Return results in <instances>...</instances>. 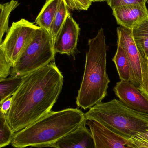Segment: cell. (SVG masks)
<instances>
[{
    "label": "cell",
    "instance_id": "6da1fadb",
    "mask_svg": "<svg viewBox=\"0 0 148 148\" xmlns=\"http://www.w3.org/2000/svg\"><path fill=\"white\" fill-rule=\"evenodd\" d=\"M63 77L55 61L25 75L12 96L6 115L14 133L28 127L51 111L62 90Z\"/></svg>",
    "mask_w": 148,
    "mask_h": 148
},
{
    "label": "cell",
    "instance_id": "7a4b0ae2",
    "mask_svg": "<svg viewBox=\"0 0 148 148\" xmlns=\"http://www.w3.org/2000/svg\"><path fill=\"white\" fill-rule=\"evenodd\" d=\"M85 114L77 108H67L48 114L15 133L11 145L15 148L50 147L86 121Z\"/></svg>",
    "mask_w": 148,
    "mask_h": 148
},
{
    "label": "cell",
    "instance_id": "3957f363",
    "mask_svg": "<svg viewBox=\"0 0 148 148\" xmlns=\"http://www.w3.org/2000/svg\"><path fill=\"white\" fill-rule=\"evenodd\" d=\"M103 28L94 38L88 40L89 48L86 55V64L82 82L76 103L84 110L101 102L107 95L110 80L107 73V54L108 47Z\"/></svg>",
    "mask_w": 148,
    "mask_h": 148
},
{
    "label": "cell",
    "instance_id": "277c9868",
    "mask_svg": "<svg viewBox=\"0 0 148 148\" xmlns=\"http://www.w3.org/2000/svg\"><path fill=\"white\" fill-rule=\"evenodd\" d=\"M87 121H94L128 140L148 131V114L139 112L114 99L99 103L85 114Z\"/></svg>",
    "mask_w": 148,
    "mask_h": 148
},
{
    "label": "cell",
    "instance_id": "5b68a950",
    "mask_svg": "<svg viewBox=\"0 0 148 148\" xmlns=\"http://www.w3.org/2000/svg\"><path fill=\"white\" fill-rule=\"evenodd\" d=\"M54 40L49 31L39 27L15 62L10 76H23L54 61Z\"/></svg>",
    "mask_w": 148,
    "mask_h": 148
},
{
    "label": "cell",
    "instance_id": "8992f818",
    "mask_svg": "<svg viewBox=\"0 0 148 148\" xmlns=\"http://www.w3.org/2000/svg\"><path fill=\"white\" fill-rule=\"evenodd\" d=\"M117 44L126 50L131 68L130 82L148 97V56L136 43L132 29L120 26L117 29Z\"/></svg>",
    "mask_w": 148,
    "mask_h": 148
},
{
    "label": "cell",
    "instance_id": "52a82bcc",
    "mask_svg": "<svg viewBox=\"0 0 148 148\" xmlns=\"http://www.w3.org/2000/svg\"><path fill=\"white\" fill-rule=\"evenodd\" d=\"M39 27L24 19L12 23L0 45V49L12 68Z\"/></svg>",
    "mask_w": 148,
    "mask_h": 148
},
{
    "label": "cell",
    "instance_id": "ba28073f",
    "mask_svg": "<svg viewBox=\"0 0 148 148\" xmlns=\"http://www.w3.org/2000/svg\"><path fill=\"white\" fill-rule=\"evenodd\" d=\"M79 25L69 13L64 24L54 41L56 54L70 56L75 53L80 35Z\"/></svg>",
    "mask_w": 148,
    "mask_h": 148
},
{
    "label": "cell",
    "instance_id": "9c48e42d",
    "mask_svg": "<svg viewBox=\"0 0 148 148\" xmlns=\"http://www.w3.org/2000/svg\"><path fill=\"white\" fill-rule=\"evenodd\" d=\"M114 91L120 101L129 108L148 114V97L130 82L120 80L114 87Z\"/></svg>",
    "mask_w": 148,
    "mask_h": 148
},
{
    "label": "cell",
    "instance_id": "30bf717a",
    "mask_svg": "<svg viewBox=\"0 0 148 148\" xmlns=\"http://www.w3.org/2000/svg\"><path fill=\"white\" fill-rule=\"evenodd\" d=\"M113 14L118 24L129 29L148 18L146 3L121 6L113 9Z\"/></svg>",
    "mask_w": 148,
    "mask_h": 148
},
{
    "label": "cell",
    "instance_id": "8fae6325",
    "mask_svg": "<svg viewBox=\"0 0 148 148\" xmlns=\"http://www.w3.org/2000/svg\"><path fill=\"white\" fill-rule=\"evenodd\" d=\"M94 140L96 148H129L127 140L115 134L94 121H87Z\"/></svg>",
    "mask_w": 148,
    "mask_h": 148
},
{
    "label": "cell",
    "instance_id": "7c38bea8",
    "mask_svg": "<svg viewBox=\"0 0 148 148\" xmlns=\"http://www.w3.org/2000/svg\"><path fill=\"white\" fill-rule=\"evenodd\" d=\"M87 120L68 134L51 145L54 148H96L90 130L87 128Z\"/></svg>",
    "mask_w": 148,
    "mask_h": 148
},
{
    "label": "cell",
    "instance_id": "4fadbf2b",
    "mask_svg": "<svg viewBox=\"0 0 148 148\" xmlns=\"http://www.w3.org/2000/svg\"><path fill=\"white\" fill-rule=\"evenodd\" d=\"M61 0H47L35 20L40 27L50 31Z\"/></svg>",
    "mask_w": 148,
    "mask_h": 148
},
{
    "label": "cell",
    "instance_id": "5bb4252c",
    "mask_svg": "<svg viewBox=\"0 0 148 148\" xmlns=\"http://www.w3.org/2000/svg\"><path fill=\"white\" fill-rule=\"evenodd\" d=\"M112 60L116 66L120 80L130 82L131 68L126 50L122 46L117 44V51Z\"/></svg>",
    "mask_w": 148,
    "mask_h": 148
},
{
    "label": "cell",
    "instance_id": "9a60e30c",
    "mask_svg": "<svg viewBox=\"0 0 148 148\" xmlns=\"http://www.w3.org/2000/svg\"><path fill=\"white\" fill-rule=\"evenodd\" d=\"M25 76H10L0 80V104L14 95L23 82Z\"/></svg>",
    "mask_w": 148,
    "mask_h": 148
},
{
    "label": "cell",
    "instance_id": "2e32d148",
    "mask_svg": "<svg viewBox=\"0 0 148 148\" xmlns=\"http://www.w3.org/2000/svg\"><path fill=\"white\" fill-rule=\"evenodd\" d=\"M19 5L18 1L11 0L0 5V44L3 35L8 30L9 19L10 13Z\"/></svg>",
    "mask_w": 148,
    "mask_h": 148
},
{
    "label": "cell",
    "instance_id": "e0dca14e",
    "mask_svg": "<svg viewBox=\"0 0 148 148\" xmlns=\"http://www.w3.org/2000/svg\"><path fill=\"white\" fill-rule=\"evenodd\" d=\"M68 7L64 0H61L59 8L50 27V32L54 40L58 32L64 24L69 13Z\"/></svg>",
    "mask_w": 148,
    "mask_h": 148
},
{
    "label": "cell",
    "instance_id": "ac0fdd59",
    "mask_svg": "<svg viewBox=\"0 0 148 148\" xmlns=\"http://www.w3.org/2000/svg\"><path fill=\"white\" fill-rule=\"evenodd\" d=\"M132 33L136 43L143 49L148 56V18L136 26Z\"/></svg>",
    "mask_w": 148,
    "mask_h": 148
},
{
    "label": "cell",
    "instance_id": "d6986e66",
    "mask_svg": "<svg viewBox=\"0 0 148 148\" xmlns=\"http://www.w3.org/2000/svg\"><path fill=\"white\" fill-rule=\"evenodd\" d=\"M14 134L8 123L6 115L0 111V148L11 143Z\"/></svg>",
    "mask_w": 148,
    "mask_h": 148
},
{
    "label": "cell",
    "instance_id": "ffe728a7",
    "mask_svg": "<svg viewBox=\"0 0 148 148\" xmlns=\"http://www.w3.org/2000/svg\"><path fill=\"white\" fill-rule=\"evenodd\" d=\"M68 8L72 10H87L92 4V0H64Z\"/></svg>",
    "mask_w": 148,
    "mask_h": 148
},
{
    "label": "cell",
    "instance_id": "44dd1931",
    "mask_svg": "<svg viewBox=\"0 0 148 148\" xmlns=\"http://www.w3.org/2000/svg\"><path fill=\"white\" fill-rule=\"evenodd\" d=\"M11 68L12 66L7 61L2 51L0 49V80L10 75Z\"/></svg>",
    "mask_w": 148,
    "mask_h": 148
},
{
    "label": "cell",
    "instance_id": "7402d4cb",
    "mask_svg": "<svg viewBox=\"0 0 148 148\" xmlns=\"http://www.w3.org/2000/svg\"><path fill=\"white\" fill-rule=\"evenodd\" d=\"M147 0H107L108 4L113 9L117 7L139 3H146Z\"/></svg>",
    "mask_w": 148,
    "mask_h": 148
},
{
    "label": "cell",
    "instance_id": "603a6c76",
    "mask_svg": "<svg viewBox=\"0 0 148 148\" xmlns=\"http://www.w3.org/2000/svg\"><path fill=\"white\" fill-rule=\"evenodd\" d=\"M129 148H148V141L134 136L127 140Z\"/></svg>",
    "mask_w": 148,
    "mask_h": 148
},
{
    "label": "cell",
    "instance_id": "cb8c5ba5",
    "mask_svg": "<svg viewBox=\"0 0 148 148\" xmlns=\"http://www.w3.org/2000/svg\"><path fill=\"white\" fill-rule=\"evenodd\" d=\"M12 102V97H10L5 100L1 104H0V106H1L0 111L7 115V114L11 107Z\"/></svg>",
    "mask_w": 148,
    "mask_h": 148
},
{
    "label": "cell",
    "instance_id": "d4e9b609",
    "mask_svg": "<svg viewBox=\"0 0 148 148\" xmlns=\"http://www.w3.org/2000/svg\"><path fill=\"white\" fill-rule=\"evenodd\" d=\"M136 136L148 141V131L143 133H140L135 136Z\"/></svg>",
    "mask_w": 148,
    "mask_h": 148
},
{
    "label": "cell",
    "instance_id": "484cf974",
    "mask_svg": "<svg viewBox=\"0 0 148 148\" xmlns=\"http://www.w3.org/2000/svg\"><path fill=\"white\" fill-rule=\"evenodd\" d=\"M105 1H107V0H92L93 2H101Z\"/></svg>",
    "mask_w": 148,
    "mask_h": 148
}]
</instances>
